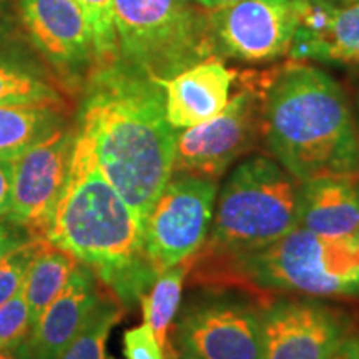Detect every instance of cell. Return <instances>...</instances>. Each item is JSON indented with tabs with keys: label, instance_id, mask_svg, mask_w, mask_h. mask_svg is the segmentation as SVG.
<instances>
[{
	"label": "cell",
	"instance_id": "7",
	"mask_svg": "<svg viewBox=\"0 0 359 359\" xmlns=\"http://www.w3.org/2000/svg\"><path fill=\"white\" fill-rule=\"evenodd\" d=\"M236 80V93L218 115L195 127L178 130L172 173L218 182L262 140L269 70L243 72Z\"/></svg>",
	"mask_w": 359,
	"mask_h": 359
},
{
	"label": "cell",
	"instance_id": "16",
	"mask_svg": "<svg viewBox=\"0 0 359 359\" xmlns=\"http://www.w3.org/2000/svg\"><path fill=\"white\" fill-rule=\"evenodd\" d=\"M103 296L92 269L77 263L53 302L35 321L27 339L30 359H58Z\"/></svg>",
	"mask_w": 359,
	"mask_h": 359
},
{
	"label": "cell",
	"instance_id": "27",
	"mask_svg": "<svg viewBox=\"0 0 359 359\" xmlns=\"http://www.w3.org/2000/svg\"><path fill=\"white\" fill-rule=\"evenodd\" d=\"M12 161L0 158V217L8 212L12 187Z\"/></svg>",
	"mask_w": 359,
	"mask_h": 359
},
{
	"label": "cell",
	"instance_id": "32",
	"mask_svg": "<svg viewBox=\"0 0 359 359\" xmlns=\"http://www.w3.org/2000/svg\"><path fill=\"white\" fill-rule=\"evenodd\" d=\"M180 359H190V358H183V356H178Z\"/></svg>",
	"mask_w": 359,
	"mask_h": 359
},
{
	"label": "cell",
	"instance_id": "9",
	"mask_svg": "<svg viewBox=\"0 0 359 359\" xmlns=\"http://www.w3.org/2000/svg\"><path fill=\"white\" fill-rule=\"evenodd\" d=\"M217 195L215 180L172 173L143 230L148 262L156 276L198 253L208 236Z\"/></svg>",
	"mask_w": 359,
	"mask_h": 359
},
{
	"label": "cell",
	"instance_id": "20",
	"mask_svg": "<svg viewBox=\"0 0 359 359\" xmlns=\"http://www.w3.org/2000/svg\"><path fill=\"white\" fill-rule=\"evenodd\" d=\"M191 266L193 257L161 271L140 299L143 323L151 327L167 359H178V351L172 343V326L182 304L183 285Z\"/></svg>",
	"mask_w": 359,
	"mask_h": 359
},
{
	"label": "cell",
	"instance_id": "15",
	"mask_svg": "<svg viewBox=\"0 0 359 359\" xmlns=\"http://www.w3.org/2000/svg\"><path fill=\"white\" fill-rule=\"evenodd\" d=\"M240 72L228 69L219 57H210L168 80H156L165 93V111L172 127L185 130L218 115Z\"/></svg>",
	"mask_w": 359,
	"mask_h": 359
},
{
	"label": "cell",
	"instance_id": "30",
	"mask_svg": "<svg viewBox=\"0 0 359 359\" xmlns=\"http://www.w3.org/2000/svg\"><path fill=\"white\" fill-rule=\"evenodd\" d=\"M195 4H198L200 7L208 8V11H215V8H222L226 6H231V4L241 2V0H193Z\"/></svg>",
	"mask_w": 359,
	"mask_h": 359
},
{
	"label": "cell",
	"instance_id": "14",
	"mask_svg": "<svg viewBox=\"0 0 359 359\" xmlns=\"http://www.w3.org/2000/svg\"><path fill=\"white\" fill-rule=\"evenodd\" d=\"M298 29L293 60L359 65V2L334 6L330 0H296Z\"/></svg>",
	"mask_w": 359,
	"mask_h": 359
},
{
	"label": "cell",
	"instance_id": "26",
	"mask_svg": "<svg viewBox=\"0 0 359 359\" xmlns=\"http://www.w3.org/2000/svg\"><path fill=\"white\" fill-rule=\"evenodd\" d=\"M35 238L37 236H34L27 228L11 222L6 217H0V258H4L13 250L20 248L22 245L35 240Z\"/></svg>",
	"mask_w": 359,
	"mask_h": 359
},
{
	"label": "cell",
	"instance_id": "29",
	"mask_svg": "<svg viewBox=\"0 0 359 359\" xmlns=\"http://www.w3.org/2000/svg\"><path fill=\"white\" fill-rule=\"evenodd\" d=\"M12 19L11 15H8V12L0 6V45H2L6 40L11 37L12 34Z\"/></svg>",
	"mask_w": 359,
	"mask_h": 359
},
{
	"label": "cell",
	"instance_id": "33",
	"mask_svg": "<svg viewBox=\"0 0 359 359\" xmlns=\"http://www.w3.org/2000/svg\"><path fill=\"white\" fill-rule=\"evenodd\" d=\"M356 238H358V243H359V233H358V236H356Z\"/></svg>",
	"mask_w": 359,
	"mask_h": 359
},
{
	"label": "cell",
	"instance_id": "19",
	"mask_svg": "<svg viewBox=\"0 0 359 359\" xmlns=\"http://www.w3.org/2000/svg\"><path fill=\"white\" fill-rule=\"evenodd\" d=\"M67 122V105H0V158L22 151Z\"/></svg>",
	"mask_w": 359,
	"mask_h": 359
},
{
	"label": "cell",
	"instance_id": "6",
	"mask_svg": "<svg viewBox=\"0 0 359 359\" xmlns=\"http://www.w3.org/2000/svg\"><path fill=\"white\" fill-rule=\"evenodd\" d=\"M193 0H115L118 57L168 80L215 55L210 11Z\"/></svg>",
	"mask_w": 359,
	"mask_h": 359
},
{
	"label": "cell",
	"instance_id": "25",
	"mask_svg": "<svg viewBox=\"0 0 359 359\" xmlns=\"http://www.w3.org/2000/svg\"><path fill=\"white\" fill-rule=\"evenodd\" d=\"M43 238H35L20 248L11 251L0 258V304L12 298L24 285L27 269L35 257V253L43 245Z\"/></svg>",
	"mask_w": 359,
	"mask_h": 359
},
{
	"label": "cell",
	"instance_id": "11",
	"mask_svg": "<svg viewBox=\"0 0 359 359\" xmlns=\"http://www.w3.org/2000/svg\"><path fill=\"white\" fill-rule=\"evenodd\" d=\"M298 29L296 0H241L210 11L215 55L262 64L285 57Z\"/></svg>",
	"mask_w": 359,
	"mask_h": 359
},
{
	"label": "cell",
	"instance_id": "3",
	"mask_svg": "<svg viewBox=\"0 0 359 359\" xmlns=\"http://www.w3.org/2000/svg\"><path fill=\"white\" fill-rule=\"evenodd\" d=\"M263 138L298 182L359 173V127L341 85L302 60L269 70Z\"/></svg>",
	"mask_w": 359,
	"mask_h": 359
},
{
	"label": "cell",
	"instance_id": "12",
	"mask_svg": "<svg viewBox=\"0 0 359 359\" xmlns=\"http://www.w3.org/2000/svg\"><path fill=\"white\" fill-rule=\"evenodd\" d=\"M27 34L62 87L82 88L97 67L93 32L75 0H20Z\"/></svg>",
	"mask_w": 359,
	"mask_h": 359
},
{
	"label": "cell",
	"instance_id": "35",
	"mask_svg": "<svg viewBox=\"0 0 359 359\" xmlns=\"http://www.w3.org/2000/svg\"><path fill=\"white\" fill-rule=\"evenodd\" d=\"M110 359H114V358H110Z\"/></svg>",
	"mask_w": 359,
	"mask_h": 359
},
{
	"label": "cell",
	"instance_id": "13",
	"mask_svg": "<svg viewBox=\"0 0 359 359\" xmlns=\"http://www.w3.org/2000/svg\"><path fill=\"white\" fill-rule=\"evenodd\" d=\"M346 333V318L325 303L275 299L262 309V359H330Z\"/></svg>",
	"mask_w": 359,
	"mask_h": 359
},
{
	"label": "cell",
	"instance_id": "31",
	"mask_svg": "<svg viewBox=\"0 0 359 359\" xmlns=\"http://www.w3.org/2000/svg\"><path fill=\"white\" fill-rule=\"evenodd\" d=\"M0 359H30L27 343L22 344L20 348L13 349V351H0Z\"/></svg>",
	"mask_w": 359,
	"mask_h": 359
},
{
	"label": "cell",
	"instance_id": "24",
	"mask_svg": "<svg viewBox=\"0 0 359 359\" xmlns=\"http://www.w3.org/2000/svg\"><path fill=\"white\" fill-rule=\"evenodd\" d=\"M32 321L24 290H19L8 302L0 304V351H13L27 343Z\"/></svg>",
	"mask_w": 359,
	"mask_h": 359
},
{
	"label": "cell",
	"instance_id": "8",
	"mask_svg": "<svg viewBox=\"0 0 359 359\" xmlns=\"http://www.w3.org/2000/svg\"><path fill=\"white\" fill-rule=\"evenodd\" d=\"M262 309L251 293L212 285L180 304L172 343L190 359H262Z\"/></svg>",
	"mask_w": 359,
	"mask_h": 359
},
{
	"label": "cell",
	"instance_id": "22",
	"mask_svg": "<svg viewBox=\"0 0 359 359\" xmlns=\"http://www.w3.org/2000/svg\"><path fill=\"white\" fill-rule=\"evenodd\" d=\"M120 318V303L115 298L103 294L82 330L70 341L58 359H105L107 339Z\"/></svg>",
	"mask_w": 359,
	"mask_h": 359
},
{
	"label": "cell",
	"instance_id": "17",
	"mask_svg": "<svg viewBox=\"0 0 359 359\" xmlns=\"http://www.w3.org/2000/svg\"><path fill=\"white\" fill-rule=\"evenodd\" d=\"M298 226L323 236L356 238L359 173L333 175L302 183Z\"/></svg>",
	"mask_w": 359,
	"mask_h": 359
},
{
	"label": "cell",
	"instance_id": "28",
	"mask_svg": "<svg viewBox=\"0 0 359 359\" xmlns=\"http://www.w3.org/2000/svg\"><path fill=\"white\" fill-rule=\"evenodd\" d=\"M330 359H359V339L344 338Z\"/></svg>",
	"mask_w": 359,
	"mask_h": 359
},
{
	"label": "cell",
	"instance_id": "23",
	"mask_svg": "<svg viewBox=\"0 0 359 359\" xmlns=\"http://www.w3.org/2000/svg\"><path fill=\"white\" fill-rule=\"evenodd\" d=\"M87 17L90 29L93 32V42L97 50V65L109 64L118 58L114 25V2L115 0H75Z\"/></svg>",
	"mask_w": 359,
	"mask_h": 359
},
{
	"label": "cell",
	"instance_id": "4",
	"mask_svg": "<svg viewBox=\"0 0 359 359\" xmlns=\"http://www.w3.org/2000/svg\"><path fill=\"white\" fill-rule=\"evenodd\" d=\"M302 182L275 158L253 155L218 190L208 236L193 257L196 271L266 248L298 226Z\"/></svg>",
	"mask_w": 359,
	"mask_h": 359
},
{
	"label": "cell",
	"instance_id": "2",
	"mask_svg": "<svg viewBox=\"0 0 359 359\" xmlns=\"http://www.w3.org/2000/svg\"><path fill=\"white\" fill-rule=\"evenodd\" d=\"M43 238L92 269L122 308L140 303L156 280L140 223L77 135L69 177Z\"/></svg>",
	"mask_w": 359,
	"mask_h": 359
},
{
	"label": "cell",
	"instance_id": "1",
	"mask_svg": "<svg viewBox=\"0 0 359 359\" xmlns=\"http://www.w3.org/2000/svg\"><path fill=\"white\" fill-rule=\"evenodd\" d=\"M80 92L75 135L145 230L173 170L177 130L167 118L163 88L118 57L90 72Z\"/></svg>",
	"mask_w": 359,
	"mask_h": 359
},
{
	"label": "cell",
	"instance_id": "18",
	"mask_svg": "<svg viewBox=\"0 0 359 359\" xmlns=\"http://www.w3.org/2000/svg\"><path fill=\"white\" fill-rule=\"evenodd\" d=\"M0 105H67L55 75L24 55H0Z\"/></svg>",
	"mask_w": 359,
	"mask_h": 359
},
{
	"label": "cell",
	"instance_id": "10",
	"mask_svg": "<svg viewBox=\"0 0 359 359\" xmlns=\"http://www.w3.org/2000/svg\"><path fill=\"white\" fill-rule=\"evenodd\" d=\"M74 143L75 123L65 122L12 161L11 206L4 217L34 236H45L69 177Z\"/></svg>",
	"mask_w": 359,
	"mask_h": 359
},
{
	"label": "cell",
	"instance_id": "34",
	"mask_svg": "<svg viewBox=\"0 0 359 359\" xmlns=\"http://www.w3.org/2000/svg\"><path fill=\"white\" fill-rule=\"evenodd\" d=\"M358 109H359V97H358Z\"/></svg>",
	"mask_w": 359,
	"mask_h": 359
},
{
	"label": "cell",
	"instance_id": "5",
	"mask_svg": "<svg viewBox=\"0 0 359 359\" xmlns=\"http://www.w3.org/2000/svg\"><path fill=\"white\" fill-rule=\"evenodd\" d=\"M201 280L253 291L334 298L359 294L358 238H331L296 226L266 248L200 269Z\"/></svg>",
	"mask_w": 359,
	"mask_h": 359
},
{
	"label": "cell",
	"instance_id": "21",
	"mask_svg": "<svg viewBox=\"0 0 359 359\" xmlns=\"http://www.w3.org/2000/svg\"><path fill=\"white\" fill-rule=\"evenodd\" d=\"M77 263V259L70 253L50 245L47 240L40 246L27 269L24 285H22L27 304H29L32 326L45 311V308L65 288Z\"/></svg>",
	"mask_w": 359,
	"mask_h": 359
}]
</instances>
